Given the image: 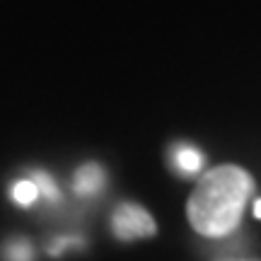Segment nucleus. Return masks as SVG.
<instances>
[{
  "label": "nucleus",
  "instance_id": "f257e3e1",
  "mask_svg": "<svg viewBox=\"0 0 261 261\" xmlns=\"http://www.w3.org/2000/svg\"><path fill=\"white\" fill-rule=\"evenodd\" d=\"M254 179L237 165H220L205 172L189 196L187 215L203 237H225L240 225L244 205L252 196Z\"/></svg>",
  "mask_w": 261,
  "mask_h": 261
},
{
  "label": "nucleus",
  "instance_id": "f03ea898",
  "mask_svg": "<svg viewBox=\"0 0 261 261\" xmlns=\"http://www.w3.org/2000/svg\"><path fill=\"white\" fill-rule=\"evenodd\" d=\"M112 232L116 240L130 242V240H140V237H152L158 232L155 218L138 203H121L112 215Z\"/></svg>",
  "mask_w": 261,
  "mask_h": 261
},
{
  "label": "nucleus",
  "instance_id": "7ed1b4c3",
  "mask_svg": "<svg viewBox=\"0 0 261 261\" xmlns=\"http://www.w3.org/2000/svg\"><path fill=\"white\" fill-rule=\"evenodd\" d=\"M107 174L99 165H83V167L75 172L73 177V191L77 196H94L97 191H102Z\"/></svg>",
  "mask_w": 261,
  "mask_h": 261
},
{
  "label": "nucleus",
  "instance_id": "20e7f679",
  "mask_svg": "<svg viewBox=\"0 0 261 261\" xmlns=\"http://www.w3.org/2000/svg\"><path fill=\"white\" fill-rule=\"evenodd\" d=\"M172 165L184 177L198 174L203 169V152L196 150L194 145H174V150H172Z\"/></svg>",
  "mask_w": 261,
  "mask_h": 261
},
{
  "label": "nucleus",
  "instance_id": "39448f33",
  "mask_svg": "<svg viewBox=\"0 0 261 261\" xmlns=\"http://www.w3.org/2000/svg\"><path fill=\"white\" fill-rule=\"evenodd\" d=\"M3 261H34V247L27 242V240H10L5 247H3V252H0Z\"/></svg>",
  "mask_w": 261,
  "mask_h": 261
},
{
  "label": "nucleus",
  "instance_id": "423d86ee",
  "mask_svg": "<svg viewBox=\"0 0 261 261\" xmlns=\"http://www.w3.org/2000/svg\"><path fill=\"white\" fill-rule=\"evenodd\" d=\"M34 187H37V191L44 198H48V201H58V187H56V179L51 177L48 172H41V169H37L34 174H32V179H29Z\"/></svg>",
  "mask_w": 261,
  "mask_h": 261
},
{
  "label": "nucleus",
  "instance_id": "0eeeda50",
  "mask_svg": "<svg viewBox=\"0 0 261 261\" xmlns=\"http://www.w3.org/2000/svg\"><path fill=\"white\" fill-rule=\"evenodd\" d=\"M10 194H12V198H15L19 205H29V203H34V201H37L39 191H37V187H34L29 179H22V181H17V184L12 187Z\"/></svg>",
  "mask_w": 261,
  "mask_h": 261
},
{
  "label": "nucleus",
  "instance_id": "6e6552de",
  "mask_svg": "<svg viewBox=\"0 0 261 261\" xmlns=\"http://www.w3.org/2000/svg\"><path fill=\"white\" fill-rule=\"evenodd\" d=\"M254 215H256V218H261V198L254 203Z\"/></svg>",
  "mask_w": 261,
  "mask_h": 261
}]
</instances>
